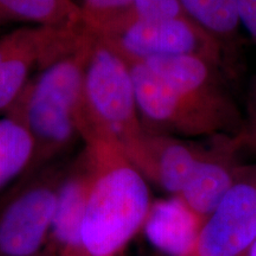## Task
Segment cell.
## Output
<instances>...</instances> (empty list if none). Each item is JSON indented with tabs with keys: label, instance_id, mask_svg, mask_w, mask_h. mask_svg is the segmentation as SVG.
Listing matches in <instances>:
<instances>
[{
	"label": "cell",
	"instance_id": "obj_1",
	"mask_svg": "<svg viewBox=\"0 0 256 256\" xmlns=\"http://www.w3.org/2000/svg\"><path fill=\"white\" fill-rule=\"evenodd\" d=\"M136 104L148 132L180 139L238 138L244 118L220 66L196 56L130 64Z\"/></svg>",
	"mask_w": 256,
	"mask_h": 256
},
{
	"label": "cell",
	"instance_id": "obj_2",
	"mask_svg": "<svg viewBox=\"0 0 256 256\" xmlns=\"http://www.w3.org/2000/svg\"><path fill=\"white\" fill-rule=\"evenodd\" d=\"M80 136L86 142L82 162L88 174L81 256H120L151 209L148 184L104 128L88 124Z\"/></svg>",
	"mask_w": 256,
	"mask_h": 256
},
{
	"label": "cell",
	"instance_id": "obj_3",
	"mask_svg": "<svg viewBox=\"0 0 256 256\" xmlns=\"http://www.w3.org/2000/svg\"><path fill=\"white\" fill-rule=\"evenodd\" d=\"M94 40L95 36L87 30L78 46L44 64L8 110L34 138V162L63 151L78 134L86 66Z\"/></svg>",
	"mask_w": 256,
	"mask_h": 256
},
{
	"label": "cell",
	"instance_id": "obj_4",
	"mask_svg": "<svg viewBox=\"0 0 256 256\" xmlns=\"http://www.w3.org/2000/svg\"><path fill=\"white\" fill-rule=\"evenodd\" d=\"M107 130L134 165L145 151L150 132L144 126L130 64L95 37L84 75V100L78 121Z\"/></svg>",
	"mask_w": 256,
	"mask_h": 256
},
{
	"label": "cell",
	"instance_id": "obj_5",
	"mask_svg": "<svg viewBox=\"0 0 256 256\" xmlns=\"http://www.w3.org/2000/svg\"><path fill=\"white\" fill-rule=\"evenodd\" d=\"M95 37L128 64L162 57L196 56L222 66V43L190 17L133 22Z\"/></svg>",
	"mask_w": 256,
	"mask_h": 256
},
{
	"label": "cell",
	"instance_id": "obj_6",
	"mask_svg": "<svg viewBox=\"0 0 256 256\" xmlns=\"http://www.w3.org/2000/svg\"><path fill=\"white\" fill-rule=\"evenodd\" d=\"M256 242V164L238 177L208 217L188 256H242Z\"/></svg>",
	"mask_w": 256,
	"mask_h": 256
},
{
	"label": "cell",
	"instance_id": "obj_7",
	"mask_svg": "<svg viewBox=\"0 0 256 256\" xmlns=\"http://www.w3.org/2000/svg\"><path fill=\"white\" fill-rule=\"evenodd\" d=\"M78 30L28 26L0 40V112L10 110L28 83L30 72L78 44Z\"/></svg>",
	"mask_w": 256,
	"mask_h": 256
},
{
	"label": "cell",
	"instance_id": "obj_8",
	"mask_svg": "<svg viewBox=\"0 0 256 256\" xmlns=\"http://www.w3.org/2000/svg\"><path fill=\"white\" fill-rule=\"evenodd\" d=\"M60 183L40 179L0 209V256H34L48 244Z\"/></svg>",
	"mask_w": 256,
	"mask_h": 256
},
{
	"label": "cell",
	"instance_id": "obj_9",
	"mask_svg": "<svg viewBox=\"0 0 256 256\" xmlns=\"http://www.w3.org/2000/svg\"><path fill=\"white\" fill-rule=\"evenodd\" d=\"M242 136L214 138L177 197L203 220L218 206L238 177L242 166L235 154L242 148Z\"/></svg>",
	"mask_w": 256,
	"mask_h": 256
},
{
	"label": "cell",
	"instance_id": "obj_10",
	"mask_svg": "<svg viewBox=\"0 0 256 256\" xmlns=\"http://www.w3.org/2000/svg\"><path fill=\"white\" fill-rule=\"evenodd\" d=\"M206 148L180 138L150 132L145 151L134 166L146 180L178 196Z\"/></svg>",
	"mask_w": 256,
	"mask_h": 256
},
{
	"label": "cell",
	"instance_id": "obj_11",
	"mask_svg": "<svg viewBox=\"0 0 256 256\" xmlns=\"http://www.w3.org/2000/svg\"><path fill=\"white\" fill-rule=\"evenodd\" d=\"M206 220L194 212L180 198L153 202L142 229L150 243L162 254L188 256Z\"/></svg>",
	"mask_w": 256,
	"mask_h": 256
},
{
	"label": "cell",
	"instance_id": "obj_12",
	"mask_svg": "<svg viewBox=\"0 0 256 256\" xmlns=\"http://www.w3.org/2000/svg\"><path fill=\"white\" fill-rule=\"evenodd\" d=\"M88 194V174L81 160L57 191L46 250L54 256H81L82 223Z\"/></svg>",
	"mask_w": 256,
	"mask_h": 256
},
{
	"label": "cell",
	"instance_id": "obj_13",
	"mask_svg": "<svg viewBox=\"0 0 256 256\" xmlns=\"http://www.w3.org/2000/svg\"><path fill=\"white\" fill-rule=\"evenodd\" d=\"M5 22L58 30L84 26L80 6L72 0H0V24Z\"/></svg>",
	"mask_w": 256,
	"mask_h": 256
},
{
	"label": "cell",
	"instance_id": "obj_14",
	"mask_svg": "<svg viewBox=\"0 0 256 256\" xmlns=\"http://www.w3.org/2000/svg\"><path fill=\"white\" fill-rule=\"evenodd\" d=\"M34 138L18 119L0 120V188L18 177L34 159Z\"/></svg>",
	"mask_w": 256,
	"mask_h": 256
},
{
	"label": "cell",
	"instance_id": "obj_15",
	"mask_svg": "<svg viewBox=\"0 0 256 256\" xmlns=\"http://www.w3.org/2000/svg\"><path fill=\"white\" fill-rule=\"evenodd\" d=\"M186 14L220 43L236 40L241 28L236 0H180Z\"/></svg>",
	"mask_w": 256,
	"mask_h": 256
},
{
	"label": "cell",
	"instance_id": "obj_16",
	"mask_svg": "<svg viewBox=\"0 0 256 256\" xmlns=\"http://www.w3.org/2000/svg\"><path fill=\"white\" fill-rule=\"evenodd\" d=\"M133 2L134 0H82L78 6L84 28L98 34L122 18Z\"/></svg>",
	"mask_w": 256,
	"mask_h": 256
},
{
	"label": "cell",
	"instance_id": "obj_17",
	"mask_svg": "<svg viewBox=\"0 0 256 256\" xmlns=\"http://www.w3.org/2000/svg\"><path fill=\"white\" fill-rule=\"evenodd\" d=\"M188 17L180 4V0H134L130 11L100 34H107L128 23L139 20H160V19H176Z\"/></svg>",
	"mask_w": 256,
	"mask_h": 256
},
{
	"label": "cell",
	"instance_id": "obj_18",
	"mask_svg": "<svg viewBox=\"0 0 256 256\" xmlns=\"http://www.w3.org/2000/svg\"><path fill=\"white\" fill-rule=\"evenodd\" d=\"M243 147H248L256 154V75L249 94L247 114L244 118V130L242 134Z\"/></svg>",
	"mask_w": 256,
	"mask_h": 256
},
{
	"label": "cell",
	"instance_id": "obj_19",
	"mask_svg": "<svg viewBox=\"0 0 256 256\" xmlns=\"http://www.w3.org/2000/svg\"><path fill=\"white\" fill-rule=\"evenodd\" d=\"M241 28L256 43V0H236Z\"/></svg>",
	"mask_w": 256,
	"mask_h": 256
},
{
	"label": "cell",
	"instance_id": "obj_20",
	"mask_svg": "<svg viewBox=\"0 0 256 256\" xmlns=\"http://www.w3.org/2000/svg\"><path fill=\"white\" fill-rule=\"evenodd\" d=\"M246 256H256V242L252 246L250 249L246 252Z\"/></svg>",
	"mask_w": 256,
	"mask_h": 256
},
{
	"label": "cell",
	"instance_id": "obj_21",
	"mask_svg": "<svg viewBox=\"0 0 256 256\" xmlns=\"http://www.w3.org/2000/svg\"><path fill=\"white\" fill-rule=\"evenodd\" d=\"M34 256H54V255L50 254V252H48V250H46V252H40V254H37V255H34Z\"/></svg>",
	"mask_w": 256,
	"mask_h": 256
}]
</instances>
